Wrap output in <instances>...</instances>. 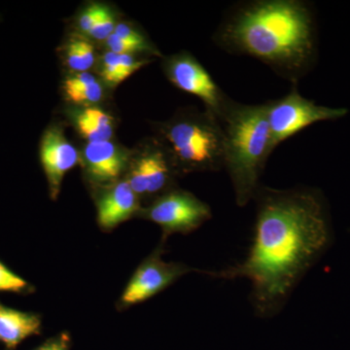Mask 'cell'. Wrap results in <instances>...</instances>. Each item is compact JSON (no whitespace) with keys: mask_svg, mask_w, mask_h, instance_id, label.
I'll list each match as a JSON object with an SVG mask.
<instances>
[{"mask_svg":"<svg viewBox=\"0 0 350 350\" xmlns=\"http://www.w3.org/2000/svg\"><path fill=\"white\" fill-rule=\"evenodd\" d=\"M253 200L256 219L247 256L231 268L206 273L247 280L255 314L273 319L328 250L333 232L325 202L312 189L260 185Z\"/></svg>","mask_w":350,"mask_h":350,"instance_id":"cell-1","label":"cell"},{"mask_svg":"<svg viewBox=\"0 0 350 350\" xmlns=\"http://www.w3.org/2000/svg\"><path fill=\"white\" fill-rule=\"evenodd\" d=\"M225 52L259 59L296 85L315 53L312 11L301 0H254L228 11L214 33Z\"/></svg>","mask_w":350,"mask_h":350,"instance_id":"cell-2","label":"cell"},{"mask_svg":"<svg viewBox=\"0 0 350 350\" xmlns=\"http://www.w3.org/2000/svg\"><path fill=\"white\" fill-rule=\"evenodd\" d=\"M225 135L224 169L234 189V200L244 207L254 199L269 149L268 107L231 100L220 119Z\"/></svg>","mask_w":350,"mask_h":350,"instance_id":"cell-3","label":"cell"},{"mask_svg":"<svg viewBox=\"0 0 350 350\" xmlns=\"http://www.w3.org/2000/svg\"><path fill=\"white\" fill-rule=\"evenodd\" d=\"M157 130L178 175L224 169V131L207 110H182L169 121L159 124Z\"/></svg>","mask_w":350,"mask_h":350,"instance_id":"cell-4","label":"cell"},{"mask_svg":"<svg viewBox=\"0 0 350 350\" xmlns=\"http://www.w3.org/2000/svg\"><path fill=\"white\" fill-rule=\"evenodd\" d=\"M267 107L271 153L278 145L308 126L319 122L342 118L347 112L344 108L322 107L304 98L299 93L296 85L286 96L267 103Z\"/></svg>","mask_w":350,"mask_h":350,"instance_id":"cell-5","label":"cell"},{"mask_svg":"<svg viewBox=\"0 0 350 350\" xmlns=\"http://www.w3.org/2000/svg\"><path fill=\"white\" fill-rule=\"evenodd\" d=\"M142 215L160 226L163 239L172 234H189L213 216L211 206L188 191L174 188L142 211Z\"/></svg>","mask_w":350,"mask_h":350,"instance_id":"cell-6","label":"cell"},{"mask_svg":"<svg viewBox=\"0 0 350 350\" xmlns=\"http://www.w3.org/2000/svg\"><path fill=\"white\" fill-rule=\"evenodd\" d=\"M163 66L170 83L199 98L206 110L220 121L232 98L216 84L195 57L187 52L177 53L165 57Z\"/></svg>","mask_w":350,"mask_h":350,"instance_id":"cell-7","label":"cell"},{"mask_svg":"<svg viewBox=\"0 0 350 350\" xmlns=\"http://www.w3.org/2000/svg\"><path fill=\"white\" fill-rule=\"evenodd\" d=\"M175 176L178 174L167 147L162 140H153L133 157L126 180L138 197L155 200L175 188Z\"/></svg>","mask_w":350,"mask_h":350,"instance_id":"cell-8","label":"cell"},{"mask_svg":"<svg viewBox=\"0 0 350 350\" xmlns=\"http://www.w3.org/2000/svg\"><path fill=\"white\" fill-rule=\"evenodd\" d=\"M163 246L160 245L147 257L133 273L120 299L123 308L149 300L181 276L196 271L181 262H165L162 258Z\"/></svg>","mask_w":350,"mask_h":350,"instance_id":"cell-9","label":"cell"},{"mask_svg":"<svg viewBox=\"0 0 350 350\" xmlns=\"http://www.w3.org/2000/svg\"><path fill=\"white\" fill-rule=\"evenodd\" d=\"M40 158L51 198L56 200L64 175L80 162L79 152L66 139L61 129L52 126L45 131L41 140Z\"/></svg>","mask_w":350,"mask_h":350,"instance_id":"cell-10","label":"cell"},{"mask_svg":"<svg viewBox=\"0 0 350 350\" xmlns=\"http://www.w3.org/2000/svg\"><path fill=\"white\" fill-rule=\"evenodd\" d=\"M82 161L88 178L96 185H112L129 167L128 154L111 140L87 144Z\"/></svg>","mask_w":350,"mask_h":350,"instance_id":"cell-11","label":"cell"},{"mask_svg":"<svg viewBox=\"0 0 350 350\" xmlns=\"http://www.w3.org/2000/svg\"><path fill=\"white\" fill-rule=\"evenodd\" d=\"M96 206L98 225L109 231L139 213V198L128 181L123 179L105 187Z\"/></svg>","mask_w":350,"mask_h":350,"instance_id":"cell-12","label":"cell"},{"mask_svg":"<svg viewBox=\"0 0 350 350\" xmlns=\"http://www.w3.org/2000/svg\"><path fill=\"white\" fill-rule=\"evenodd\" d=\"M40 329L39 315L0 304V342L7 349H15L25 338L38 335Z\"/></svg>","mask_w":350,"mask_h":350,"instance_id":"cell-13","label":"cell"},{"mask_svg":"<svg viewBox=\"0 0 350 350\" xmlns=\"http://www.w3.org/2000/svg\"><path fill=\"white\" fill-rule=\"evenodd\" d=\"M75 123L78 133L87 140V144L111 140L114 131L112 117L100 108H81L75 115Z\"/></svg>","mask_w":350,"mask_h":350,"instance_id":"cell-14","label":"cell"},{"mask_svg":"<svg viewBox=\"0 0 350 350\" xmlns=\"http://www.w3.org/2000/svg\"><path fill=\"white\" fill-rule=\"evenodd\" d=\"M64 91L69 101L83 107H93L103 98V88L93 75L76 73L64 83Z\"/></svg>","mask_w":350,"mask_h":350,"instance_id":"cell-15","label":"cell"},{"mask_svg":"<svg viewBox=\"0 0 350 350\" xmlns=\"http://www.w3.org/2000/svg\"><path fill=\"white\" fill-rule=\"evenodd\" d=\"M149 63V59L137 61L133 55L116 54L108 51L101 57L100 75L105 82L115 87Z\"/></svg>","mask_w":350,"mask_h":350,"instance_id":"cell-16","label":"cell"},{"mask_svg":"<svg viewBox=\"0 0 350 350\" xmlns=\"http://www.w3.org/2000/svg\"><path fill=\"white\" fill-rule=\"evenodd\" d=\"M64 59L68 68L75 72H88L94 64V46L82 36H75L66 43Z\"/></svg>","mask_w":350,"mask_h":350,"instance_id":"cell-17","label":"cell"},{"mask_svg":"<svg viewBox=\"0 0 350 350\" xmlns=\"http://www.w3.org/2000/svg\"><path fill=\"white\" fill-rule=\"evenodd\" d=\"M105 42L110 52L116 53V54L133 55L137 52H145L155 56L160 55V52L153 45H142V44L131 42L118 38L114 33H112Z\"/></svg>","mask_w":350,"mask_h":350,"instance_id":"cell-18","label":"cell"},{"mask_svg":"<svg viewBox=\"0 0 350 350\" xmlns=\"http://www.w3.org/2000/svg\"><path fill=\"white\" fill-rule=\"evenodd\" d=\"M29 289L31 285L29 283L0 262V291L24 293Z\"/></svg>","mask_w":350,"mask_h":350,"instance_id":"cell-19","label":"cell"},{"mask_svg":"<svg viewBox=\"0 0 350 350\" xmlns=\"http://www.w3.org/2000/svg\"><path fill=\"white\" fill-rule=\"evenodd\" d=\"M107 7L100 5V4H93V5L88 7L83 11L78 19V27H79L80 31L86 34L89 33L94 25L107 13Z\"/></svg>","mask_w":350,"mask_h":350,"instance_id":"cell-20","label":"cell"},{"mask_svg":"<svg viewBox=\"0 0 350 350\" xmlns=\"http://www.w3.org/2000/svg\"><path fill=\"white\" fill-rule=\"evenodd\" d=\"M115 27H116V25H115L114 17H113L112 13L107 10V13L94 25L88 36L96 40H107L114 32Z\"/></svg>","mask_w":350,"mask_h":350,"instance_id":"cell-21","label":"cell"},{"mask_svg":"<svg viewBox=\"0 0 350 350\" xmlns=\"http://www.w3.org/2000/svg\"><path fill=\"white\" fill-rule=\"evenodd\" d=\"M113 33L116 34L118 38L131 41V42L142 44V45H152L137 29H133L130 25L126 24L116 25Z\"/></svg>","mask_w":350,"mask_h":350,"instance_id":"cell-22","label":"cell"},{"mask_svg":"<svg viewBox=\"0 0 350 350\" xmlns=\"http://www.w3.org/2000/svg\"><path fill=\"white\" fill-rule=\"evenodd\" d=\"M69 347L70 336L68 333H62L57 337L50 338L34 350H69Z\"/></svg>","mask_w":350,"mask_h":350,"instance_id":"cell-23","label":"cell"}]
</instances>
